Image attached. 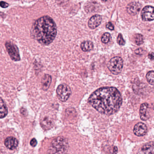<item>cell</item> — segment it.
<instances>
[{"label":"cell","mask_w":154,"mask_h":154,"mask_svg":"<svg viewBox=\"0 0 154 154\" xmlns=\"http://www.w3.org/2000/svg\"><path fill=\"white\" fill-rule=\"evenodd\" d=\"M123 65L122 58L120 57H115L109 60L107 64V67L112 73L116 75L121 72Z\"/></svg>","instance_id":"277c9868"},{"label":"cell","mask_w":154,"mask_h":154,"mask_svg":"<svg viewBox=\"0 0 154 154\" xmlns=\"http://www.w3.org/2000/svg\"><path fill=\"white\" fill-rule=\"evenodd\" d=\"M68 142L65 138L57 137L51 142L47 154H65L68 150Z\"/></svg>","instance_id":"3957f363"},{"label":"cell","mask_w":154,"mask_h":154,"mask_svg":"<svg viewBox=\"0 0 154 154\" xmlns=\"http://www.w3.org/2000/svg\"><path fill=\"white\" fill-rule=\"evenodd\" d=\"M101 21V16L99 15H94L89 20L88 26L91 29H94L100 25Z\"/></svg>","instance_id":"8fae6325"},{"label":"cell","mask_w":154,"mask_h":154,"mask_svg":"<svg viewBox=\"0 0 154 154\" xmlns=\"http://www.w3.org/2000/svg\"><path fill=\"white\" fill-rule=\"evenodd\" d=\"M52 82V76L49 74H45L41 81L42 88L44 91H46L49 89Z\"/></svg>","instance_id":"5bb4252c"},{"label":"cell","mask_w":154,"mask_h":154,"mask_svg":"<svg viewBox=\"0 0 154 154\" xmlns=\"http://www.w3.org/2000/svg\"><path fill=\"white\" fill-rule=\"evenodd\" d=\"M30 144L32 147H35L37 144V141L35 138L32 139L30 141Z\"/></svg>","instance_id":"cb8c5ba5"},{"label":"cell","mask_w":154,"mask_h":154,"mask_svg":"<svg viewBox=\"0 0 154 154\" xmlns=\"http://www.w3.org/2000/svg\"><path fill=\"white\" fill-rule=\"evenodd\" d=\"M93 48V43L91 41H84L81 45V49L83 52H89L92 50Z\"/></svg>","instance_id":"9a60e30c"},{"label":"cell","mask_w":154,"mask_h":154,"mask_svg":"<svg viewBox=\"0 0 154 154\" xmlns=\"http://www.w3.org/2000/svg\"><path fill=\"white\" fill-rule=\"evenodd\" d=\"M117 43L120 45L123 46L125 45V42L121 34H119V35H118V38H117Z\"/></svg>","instance_id":"44dd1931"},{"label":"cell","mask_w":154,"mask_h":154,"mask_svg":"<svg viewBox=\"0 0 154 154\" xmlns=\"http://www.w3.org/2000/svg\"><path fill=\"white\" fill-rule=\"evenodd\" d=\"M143 50L141 48H138L137 50H135V53L137 55H142L143 53Z\"/></svg>","instance_id":"d4e9b609"},{"label":"cell","mask_w":154,"mask_h":154,"mask_svg":"<svg viewBox=\"0 0 154 154\" xmlns=\"http://www.w3.org/2000/svg\"><path fill=\"white\" fill-rule=\"evenodd\" d=\"M110 35L109 33H105L103 34L101 38V41L104 44H107L109 41Z\"/></svg>","instance_id":"ffe728a7"},{"label":"cell","mask_w":154,"mask_h":154,"mask_svg":"<svg viewBox=\"0 0 154 154\" xmlns=\"http://www.w3.org/2000/svg\"><path fill=\"white\" fill-rule=\"evenodd\" d=\"M4 143H5V146L11 150L15 149L18 145V141L17 140L13 137H7L5 139Z\"/></svg>","instance_id":"7c38bea8"},{"label":"cell","mask_w":154,"mask_h":154,"mask_svg":"<svg viewBox=\"0 0 154 154\" xmlns=\"http://www.w3.org/2000/svg\"><path fill=\"white\" fill-rule=\"evenodd\" d=\"M137 154H154V142H149L143 145L139 149Z\"/></svg>","instance_id":"30bf717a"},{"label":"cell","mask_w":154,"mask_h":154,"mask_svg":"<svg viewBox=\"0 0 154 154\" xmlns=\"http://www.w3.org/2000/svg\"><path fill=\"white\" fill-rule=\"evenodd\" d=\"M134 40L136 45H140L144 43V38L143 35L141 34H136L134 37Z\"/></svg>","instance_id":"d6986e66"},{"label":"cell","mask_w":154,"mask_h":154,"mask_svg":"<svg viewBox=\"0 0 154 154\" xmlns=\"http://www.w3.org/2000/svg\"><path fill=\"white\" fill-rule=\"evenodd\" d=\"M57 34L56 24L49 16H45L35 20L31 29V35L38 43L48 45L55 38Z\"/></svg>","instance_id":"7a4b0ae2"},{"label":"cell","mask_w":154,"mask_h":154,"mask_svg":"<svg viewBox=\"0 0 154 154\" xmlns=\"http://www.w3.org/2000/svg\"><path fill=\"white\" fill-rule=\"evenodd\" d=\"M148 57V58H149L150 60H154V53H152V52L149 53Z\"/></svg>","instance_id":"484cf974"},{"label":"cell","mask_w":154,"mask_h":154,"mask_svg":"<svg viewBox=\"0 0 154 154\" xmlns=\"http://www.w3.org/2000/svg\"><path fill=\"white\" fill-rule=\"evenodd\" d=\"M141 8V5L139 2H133L128 4L127 10L129 14L135 15L140 11Z\"/></svg>","instance_id":"9c48e42d"},{"label":"cell","mask_w":154,"mask_h":154,"mask_svg":"<svg viewBox=\"0 0 154 154\" xmlns=\"http://www.w3.org/2000/svg\"><path fill=\"white\" fill-rule=\"evenodd\" d=\"M0 6H1L2 8H6L8 7L9 4L8 3H7V2H5L1 1V3H0Z\"/></svg>","instance_id":"603a6c76"},{"label":"cell","mask_w":154,"mask_h":154,"mask_svg":"<svg viewBox=\"0 0 154 154\" xmlns=\"http://www.w3.org/2000/svg\"><path fill=\"white\" fill-rule=\"evenodd\" d=\"M56 92L58 99L62 102H66L70 97L72 94V91L67 85L62 84L58 85Z\"/></svg>","instance_id":"5b68a950"},{"label":"cell","mask_w":154,"mask_h":154,"mask_svg":"<svg viewBox=\"0 0 154 154\" xmlns=\"http://www.w3.org/2000/svg\"><path fill=\"white\" fill-rule=\"evenodd\" d=\"M146 78L149 84L154 85V71L149 72L146 75Z\"/></svg>","instance_id":"ac0fdd59"},{"label":"cell","mask_w":154,"mask_h":154,"mask_svg":"<svg viewBox=\"0 0 154 154\" xmlns=\"http://www.w3.org/2000/svg\"><path fill=\"white\" fill-rule=\"evenodd\" d=\"M91 106L102 114L111 115L117 112L122 104V97L117 88L102 87L94 92L88 99Z\"/></svg>","instance_id":"6da1fadb"},{"label":"cell","mask_w":154,"mask_h":154,"mask_svg":"<svg viewBox=\"0 0 154 154\" xmlns=\"http://www.w3.org/2000/svg\"><path fill=\"white\" fill-rule=\"evenodd\" d=\"M106 27L109 30H112L114 29V27L113 25H112L111 22H109L106 24Z\"/></svg>","instance_id":"7402d4cb"},{"label":"cell","mask_w":154,"mask_h":154,"mask_svg":"<svg viewBox=\"0 0 154 154\" xmlns=\"http://www.w3.org/2000/svg\"><path fill=\"white\" fill-rule=\"evenodd\" d=\"M147 131V128L145 123L140 122L134 126L133 132L138 137H142L146 135Z\"/></svg>","instance_id":"ba28073f"},{"label":"cell","mask_w":154,"mask_h":154,"mask_svg":"<svg viewBox=\"0 0 154 154\" xmlns=\"http://www.w3.org/2000/svg\"><path fill=\"white\" fill-rule=\"evenodd\" d=\"M148 104L146 103H142L140 105V119L142 120L146 121L149 119V114L148 111Z\"/></svg>","instance_id":"4fadbf2b"},{"label":"cell","mask_w":154,"mask_h":154,"mask_svg":"<svg viewBox=\"0 0 154 154\" xmlns=\"http://www.w3.org/2000/svg\"><path fill=\"white\" fill-rule=\"evenodd\" d=\"M0 117L1 119L5 118L8 113V109L6 104L2 98H1L0 100Z\"/></svg>","instance_id":"2e32d148"},{"label":"cell","mask_w":154,"mask_h":154,"mask_svg":"<svg viewBox=\"0 0 154 154\" xmlns=\"http://www.w3.org/2000/svg\"><path fill=\"white\" fill-rule=\"evenodd\" d=\"M118 148H117V146L114 147V148H113V153H112V154H117V153H118Z\"/></svg>","instance_id":"4316f807"},{"label":"cell","mask_w":154,"mask_h":154,"mask_svg":"<svg viewBox=\"0 0 154 154\" xmlns=\"http://www.w3.org/2000/svg\"><path fill=\"white\" fill-rule=\"evenodd\" d=\"M142 20L150 21L154 20V8L152 6H147L143 8L141 12Z\"/></svg>","instance_id":"52a82bcc"},{"label":"cell","mask_w":154,"mask_h":154,"mask_svg":"<svg viewBox=\"0 0 154 154\" xmlns=\"http://www.w3.org/2000/svg\"><path fill=\"white\" fill-rule=\"evenodd\" d=\"M41 124L43 128L46 129L51 128L53 125L52 121L47 117H45L43 118L41 120Z\"/></svg>","instance_id":"e0dca14e"},{"label":"cell","mask_w":154,"mask_h":154,"mask_svg":"<svg viewBox=\"0 0 154 154\" xmlns=\"http://www.w3.org/2000/svg\"><path fill=\"white\" fill-rule=\"evenodd\" d=\"M5 47L11 59L13 61L17 62L20 61V57L17 47L12 42H7Z\"/></svg>","instance_id":"8992f818"}]
</instances>
